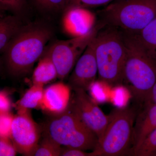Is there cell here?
Returning a JSON list of instances; mask_svg holds the SVG:
<instances>
[{
    "label": "cell",
    "instance_id": "8992f818",
    "mask_svg": "<svg viewBox=\"0 0 156 156\" xmlns=\"http://www.w3.org/2000/svg\"><path fill=\"white\" fill-rule=\"evenodd\" d=\"M53 116L45 126L44 135L65 147L85 151L95 149L98 142L97 135L69 106L64 112Z\"/></svg>",
    "mask_w": 156,
    "mask_h": 156
},
{
    "label": "cell",
    "instance_id": "ffe728a7",
    "mask_svg": "<svg viewBox=\"0 0 156 156\" xmlns=\"http://www.w3.org/2000/svg\"><path fill=\"white\" fill-rule=\"evenodd\" d=\"M34 6L44 11H64L67 0H30Z\"/></svg>",
    "mask_w": 156,
    "mask_h": 156
},
{
    "label": "cell",
    "instance_id": "cb8c5ba5",
    "mask_svg": "<svg viewBox=\"0 0 156 156\" xmlns=\"http://www.w3.org/2000/svg\"><path fill=\"white\" fill-rule=\"evenodd\" d=\"M17 152L10 138L0 137V156H14Z\"/></svg>",
    "mask_w": 156,
    "mask_h": 156
},
{
    "label": "cell",
    "instance_id": "7402d4cb",
    "mask_svg": "<svg viewBox=\"0 0 156 156\" xmlns=\"http://www.w3.org/2000/svg\"><path fill=\"white\" fill-rule=\"evenodd\" d=\"M26 4L27 0H0V9L2 11L19 14L22 12Z\"/></svg>",
    "mask_w": 156,
    "mask_h": 156
},
{
    "label": "cell",
    "instance_id": "484cf974",
    "mask_svg": "<svg viewBox=\"0 0 156 156\" xmlns=\"http://www.w3.org/2000/svg\"><path fill=\"white\" fill-rule=\"evenodd\" d=\"M61 156H91V152L87 153L85 151L74 148L65 147H62Z\"/></svg>",
    "mask_w": 156,
    "mask_h": 156
},
{
    "label": "cell",
    "instance_id": "7a4b0ae2",
    "mask_svg": "<svg viewBox=\"0 0 156 156\" xmlns=\"http://www.w3.org/2000/svg\"><path fill=\"white\" fill-rule=\"evenodd\" d=\"M52 36V32L46 27H23L4 53L10 73L19 76L29 72L43 55L45 46Z\"/></svg>",
    "mask_w": 156,
    "mask_h": 156
},
{
    "label": "cell",
    "instance_id": "52a82bcc",
    "mask_svg": "<svg viewBox=\"0 0 156 156\" xmlns=\"http://www.w3.org/2000/svg\"><path fill=\"white\" fill-rule=\"evenodd\" d=\"M102 26L99 24L81 36L56 41L45 49L44 53L50 56L56 66L58 79L63 80L67 77Z\"/></svg>",
    "mask_w": 156,
    "mask_h": 156
},
{
    "label": "cell",
    "instance_id": "3957f363",
    "mask_svg": "<svg viewBox=\"0 0 156 156\" xmlns=\"http://www.w3.org/2000/svg\"><path fill=\"white\" fill-rule=\"evenodd\" d=\"M126 48L124 81L139 107L156 83V59L146 53L133 35L122 32Z\"/></svg>",
    "mask_w": 156,
    "mask_h": 156
},
{
    "label": "cell",
    "instance_id": "30bf717a",
    "mask_svg": "<svg viewBox=\"0 0 156 156\" xmlns=\"http://www.w3.org/2000/svg\"><path fill=\"white\" fill-rule=\"evenodd\" d=\"M95 37L78 59L70 76L69 86L73 90L88 91L96 81L98 69L95 55Z\"/></svg>",
    "mask_w": 156,
    "mask_h": 156
},
{
    "label": "cell",
    "instance_id": "4316f807",
    "mask_svg": "<svg viewBox=\"0 0 156 156\" xmlns=\"http://www.w3.org/2000/svg\"><path fill=\"white\" fill-rule=\"evenodd\" d=\"M156 104V83L153 87L152 89L151 90L149 94L147 97L143 104Z\"/></svg>",
    "mask_w": 156,
    "mask_h": 156
},
{
    "label": "cell",
    "instance_id": "9c48e42d",
    "mask_svg": "<svg viewBox=\"0 0 156 156\" xmlns=\"http://www.w3.org/2000/svg\"><path fill=\"white\" fill-rule=\"evenodd\" d=\"M41 131L30 113L29 110H19L14 116L11 139L17 152L34 156L39 145Z\"/></svg>",
    "mask_w": 156,
    "mask_h": 156
},
{
    "label": "cell",
    "instance_id": "7c38bea8",
    "mask_svg": "<svg viewBox=\"0 0 156 156\" xmlns=\"http://www.w3.org/2000/svg\"><path fill=\"white\" fill-rule=\"evenodd\" d=\"M156 128V104H144L138 107L135 119L131 156H133L147 136Z\"/></svg>",
    "mask_w": 156,
    "mask_h": 156
},
{
    "label": "cell",
    "instance_id": "44dd1931",
    "mask_svg": "<svg viewBox=\"0 0 156 156\" xmlns=\"http://www.w3.org/2000/svg\"><path fill=\"white\" fill-rule=\"evenodd\" d=\"M115 1V0H67L65 9L71 7H80L87 9L106 6Z\"/></svg>",
    "mask_w": 156,
    "mask_h": 156
},
{
    "label": "cell",
    "instance_id": "e0dca14e",
    "mask_svg": "<svg viewBox=\"0 0 156 156\" xmlns=\"http://www.w3.org/2000/svg\"><path fill=\"white\" fill-rule=\"evenodd\" d=\"M43 85L33 84L17 103V109L41 108L44 89Z\"/></svg>",
    "mask_w": 156,
    "mask_h": 156
},
{
    "label": "cell",
    "instance_id": "ac0fdd59",
    "mask_svg": "<svg viewBox=\"0 0 156 156\" xmlns=\"http://www.w3.org/2000/svg\"><path fill=\"white\" fill-rule=\"evenodd\" d=\"M61 145L49 136L44 135V139L38 145L35 156H61Z\"/></svg>",
    "mask_w": 156,
    "mask_h": 156
},
{
    "label": "cell",
    "instance_id": "d6986e66",
    "mask_svg": "<svg viewBox=\"0 0 156 156\" xmlns=\"http://www.w3.org/2000/svg\"><path fill=\"white\" fill-rule=\"evenodd\" d=\"M133 156H156V128L147 136Z\"/></svg>",
    "mask_w": 156,
    "mask_h": 156
},
{
    "label": "cell",
    "instance_id": "9a60e30c",
    "mask_svg": "<svg viewBox=\"0 0 156 156\" xmlns=\"http://www.w3.org/2000/svg\"><path fill=\"white\" fill-rule=\"evenodd\" d=\"M23 27L15 16H6L0 20V51L4 53L12 40L20 31Z\"/></svg>",
    "mask_w": 156,
    "mask_h": 156
},
{
    "label": "cell",
    "instance_id": "603a6c76",
    "mask_svg": "<svg viewBox=\"0 0 156 156\" xmlns=\"http://www.w3.org/2000/svg\"><path fill=\"white\" fill-rule=\"evenodd\" d=\"M14 116L11 113H0V136L11 138V127Z\"/></svg>",
    "mask_w": 156,
    "mask_h": 156
},
{
    "label": "cell",
    "instance_id": "277c9868",
    "mask_svg": "<svg viewBox=\"0 0 156 156\" xmlns=\"http://www.w3.org/2000/svg\"><path fill=\"white\" fill-rule=\"evenodd\" d=\"M103 25L128 34L139 33L156 17V0H115L100 11Z\"/></svg>",
    "mask_w": 156,
    "mask_h": 156
},
{
    "label": "cell",
    "instance_id": "5b68a950",
    "mask_svg": "<svg viewBox=\"0 0 156 156\" xmlns=\"http://www.w3.org/2000/svg\"><path fill=\"white\" fill-rule=\"evenodd\" d=\"M138 108L134 105L112 111L104 134L91 156L131 155Z\"/></svg>",
    "mask_w": 156,
    "mask_h": 156
},
{
    "label": "cell",
    "instance_id": "5bb4252c",
    "mask_svg": "<svg viewBox=\"0 0 156 156\" xmlns=\"http://www.w3.org/2000/svg\"><path fill=\"white\" fill-rule=\"evenodd\" d=\"M57 78L58 73L56 66L50 56L43 53L39 59L37 67L34 70L33 84L44 86Z\"/></svg>",
    "mask_w": 156,
    "mask_h": 156
},
{
    "label": "cell",
    "instance_id": "8fae6325",
    "mask_svg": "<svg viewBox=\"0 0 156 156\" xmlns=\"http://www.w3.org/2000/svg\"><path fill=\"white\" fill-rule=\"evenodd\" d=\"M63 12L61 26L66 35L76 37L86 34L94 28L95 15L87 9L71 7Z\"/></svg>",
    "mask_w": 156,
    "mask_h": 156
},
{
    "label": "cell",
    "instance_id": "4fadbf2b",
    "mask_svg": "<svg viewBox=\"0 0 156 156\" xmlns=\"http://www.w3.org/2000/svg\"><path fill=\"white\" fill-rule=\"evenodd\" d=\"M70 89L62 82L50 85L44 91L41 109L52 115L64 112L69 105Z\"/></svg>",
    "mask_w": 156,
    "mask_h": 156
},
{
    "label": "cell",
    "instance_id": "2e32d148",
    "mask_svg": "<svg viewBox=\"0 0 156 156\" xmlns=\"http://www.w3.org/2000/svg\"><path fill=\"white\" fill-rule=\"evenodd\" d=\"M132 35L146 53L156 59V17L139 33Z\"/></svg>",
    "mask_w": 156,
    "mask_h": 156
},
{
    "label": "cell",
    "instance_id": "d4e9b609",
    "mask_svg": "<svg viewBox=\"0 0 156 156\" xmlns=\"http://www.w3.org/2000/svg\"><path fill=\"white\" fill-rule=\"evenodd\" d=\"M11 101L9 95L5 91L0 92V113L10 112L11 108Z\"/></svg>",
    "mask_w": 156,
    "mask_h": 156
},
{
    "label": "cell",
    "instance_id": "ba28073f",
    "mask_svg": "<svg viewBox=\"0 0 156 156\" xmlns=\"http://www.w3.org/2000/svg\"><path fill=\"white\" fill-rule=\"evenodd\" d=\"M74 95L69 107L83 122L101 139L110 120V115H105L89 96L82 89H73Z\"/></svg>",
    "mask_w": 156,
    "mask_h": 156
},
{
    "label": "cell",
    "instance_id": "6da1fadb",
    "mask_svg": "<svg viewBox=\"0 0 156 156\" xmlns=\"http://www.w3.org/2000/svg\"><path fill=\"white\" fill-rule=\"evenodd\" d=\"M95 40L98 80L110 87L122 85L126 55L122 32L113 27L103 25Z\"/></svg>",
    "mask_w": 156,
    "mask_h": 156
}]
</instances>
